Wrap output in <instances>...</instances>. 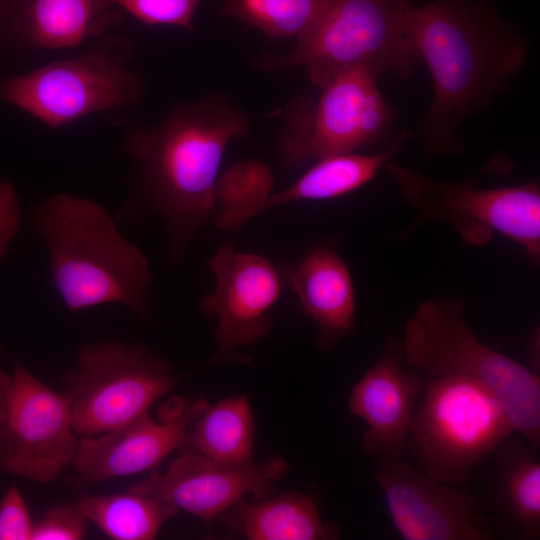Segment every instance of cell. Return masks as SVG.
<instances>
[{"label":"cell","instance_id":"6da1fadb","mask_svg":"<svg viewBox=\"0 0 540 540\" xmlns=\"http://www.w3.org/2000/svg\"><path fill=\"white\" fill-rule=\"evenodd\" d=\"M405 33L433 96L421 123L431 154L457 150L462 121L489 107L524 67L528 46L488 0H433L406 13Z\"/></svg>","mask_w":540,"mask_h":540},{"label":"cell","instance_id":"7a4b0ae2","mask_svg":"<svg viewBox=\"0 0 540 540\" xmlns=\"http://www.w3.org/2000/svg\"><path fill=\"white\" fill-rule=\"evenodd\" d=\"M250 131L244 110L217 92L170 109L154 127L133 129L124 148L143 193L165 223L169 256L177 259L213 221L214 185L227 145Z\"/></svg>","mask_w":540,"mask_h":540},{"label":"cell","instance_id":"3957f363","mask_svg":"<svg viewBox=\"0 0 540 540\" xmlns=\"http://www.w3.org/2000/svg\"><path fill=\"white\" fill-rule=\"evenodd\" d=\"M34 222L49 252L54 287L68 310L119 303L137 316L147 313L148 262L101 205L60 193L38 207Z\"/></svg>","mask_w":540,"mask_h":540},{"label":"cell","instance_id":"277c9868","mask_svg":"<svg viewBox=\"0 0 540 540\" xmlns=\"http://www.w3.org/2000/svg\"><path fill=\"white\" fill-rule=\"evenodd\" d=\"M464 307L450 297L421 303L405 325V365L429 378L478 381L498 398L515 432L539 448L540 377L482 343L468 327Z\"/></svg>","mask_w":540,"mask_h":540},{"label":"cell","instance_id":"5b68a950","mask_svg":"<svg viewBox=\"0 0 540 540\" xmlns=\"http://www.w3.org/2000/svg\"><path fill=\"white\" fill-rule=\"evenodd\" d=\"M409 0H326L285 55L263 53L262 70L303 67L322 88L339 74L365 69L408 78L419 59L405 33Z\"/></svg>","mask_w":540,"mask_h":540},{"label":"cell","instance_id":"8992f818","mask_svg":"<svg viewBox=\"0 0 540 540\" xmlns=\"http://www.w3.org/2000/svg\"><path fill=\"white\" fill-rule=\"evenodd\" d=\"M135 52L130 39L106 34L77 57L24 74L2 75L0 101L50 128L96 113L134 108L144 92L141 76L129 69Z\"/></svg>","mask_w":540,"mask_h":540},{"label":"cell","instance_id":"52a82bcc","mask_svg":"<svg viewBox=\"0 0 540 540\" xmlns=\"http://www.w3.org/2000/svg\"><path fill=\"white\" fill-rule=\"evenodd\" d=\"M513 432L498 398L478 381L429 378L406 449L429 477L459 486Z\"/></svg>","mask_w":540,"mask_h":540},{"label":"cell","instance_id":"ba28073f","mask_svg":"<svg viewBox=\"0 0 540 540\" xmlns=\"http://www.w3.org/2000/svg\"><path fill=\"white\" fill-rule=\"evenodd\" d=\"M182 376L144 344L102 340L83 345L62 378L76 433L96 435L148 412Z\"/></svg>","mask_w":540,"mask_h":540},{"label":"cell","instance_id":"9c48e42d","mask_svg":"<svg viewBox=\"0 0 540 540\" xmlns=\"http://www.w3.org/2000/svg\"><path fill=\"white\" fill-rule=\"evenodd\" d=\"M377 77L365 69L347 70L322 87L317 98L300 95L289 101L275 142L281 164L296 169L382 140L395 117Z\"/></svg>","mask_w":540,"mask_h":540},{"label":"cell","instance_id":"30bf717a","mask_svg":"<svg viewBox=\"0 0 540 540\" xmlns=\"http://www.w3.org/2000/svg\"><path fill=\"white\" fill-rule=\"evenodd\" d=\"M384 168L416 210L409 231L429 221L451 224L470 246H483L499 232L519 244L528 259L540 260V188L536 181L481 189L475 179L456 183L432 180L387 162Z\"/></svg>","mask_w":540,"mask_h":540},{"label":"cell","instance_id":"8fae6325","mask_svg":"<svg viewBox=\"0 0 540 540\" xmlns=\"http://www.w3.org/2000/svg\"><path fill=\"white\" fill-rule=\"evenodd\" d=\"M78 442L62 393L16 362L0 422V469L51 482L73 464Z\"/></svg>","mask_w":540,"mask_h":540},{"label":"cell","instance_id":"7c38bea8","mask_svg":"<svg viewBox=\"0 0 540 540\" xmlns=\"http://www.w3.org/2000/svg\"><path fill=\"white\" fill-rule=\"evenodd\" d=\"M215 289L202 300L203 311L215 317L217 349L209 366L232 362L251 364L239 350L260 341L272 329L270 311L282 291V278L266 257L236 252L222 244L208 260Z\"/></svg>","mask_w":540,"mask_h":540},{"label":"cell","instance_id":"4fadbf2b","mask_svg":"<svg viewBox=\"0 0 540 540\" xmlns=\"http://www.w3.org/2000/svg\"><path fill=\"white\" fill-rule=\"evenodd\" d=\"M376 482L406 540H491L485 503L458 485L438 482L401 457H377Z\"/></svg>","mask_w":540,"mask_h":540},{"label":"cell","instance_id":"5bb4252c","mask_svg":"<svg viewBox=\"0 0 540 540\" xmlns=\"http://www.w3.org/2000/svg\"><path fill=\"white\" fill-rule=\"evenodd\" d=\"M164 473L154 471L128 491L149 496L188 512L206 525L233 505L253 495L262 499L274 492V482L288 472L281 456L247 467L218 464L186 445Z\"/></svg>","mask_w":540,"mask_h":540},{"label":"cell","instance_id":"9a60e30c","mask_svg":"<svg viewBox=\"0 0 540 540\" xmlns=\"http://www.w3.org/2000/svg\"><path fill=\"white\" fill-rule=\"evenodd\" d=\"M203 398L175 397L156 421L145 412L99 437L79 438L75 484L100 482L154 468L184 442L190 424L205 411Z\"/></svg>","mask_w":540,"mask_h":540},{"label":"cell","instance_id":"2e32d148","mask_svg":"<svg viewBox=\"0 0 540 540\" xmlns=\"http://www.w3.org/2000/svg\"><path fill=\"white\" fill-rule=\"evenodd\" d=\"M403 346L388 337L374 364L353 386L349 411L366 423L364 450L374 456L402 457L411 431L424 375L402 365Z\"/></svg>","mask_w":540,"mask_h":540},{"label":"cell","instance_id":"e0dca14e","mask_svg":"<svg viewBox=\"0 0 540 540\" xmlns=\"http://www.w3.org/2000/svg\"><path fill=\"white\" fill-rule=\"evenodd\" d=\"M122 20L99 0H0V59L76 47Z\"/></svg>","mask_w":540,"mask_h":540},{"label":"cell","instance_id":"ac0fdd59","mask_svg":"<svg viewBox=\"0 0 540 540\" xmlns=\"http://www.w3.org/2000/svg\"><path fill=\"white\" fill-rule=\"evenodd\" d=\"M289 284L317 327V345L333 350L355 327L356 300L349 268L331 248L305 255L289 277Z\"/></svg>","mask_w":540,"mask_h":540},{"label":"cell","instance_id":"d6986e66","mask_svg":"<svg viewBox=\"0 0 540 540\" xmlns=\"http://www.w3.org/2000/svg\"><path fill=\"white\" fill-rule=\"evenodd\" d=\"M228 529L249 540H330L335 524L324 522L313 498L300 492L240 500L224 512Z\"/></svg>","mask_w":540,"mask_h":540},{"label":"cell","instance_id":"ffe728a7","mask_svg":"<svg viewBox=\"0 0 540 540\" xmlns=\"http://www.w3.org/2000/svg\"><path fill=\"white\" fill-rule=\"evenodd\" d=\"M521 436H508L494 450L496 510L513 533L526 540L540 537V458Z\"/></svg>","mask_w":540,"mask_h":540},{"label":"cell","instance_id":"44dd1931","mask_svg":"<svg viewBox=\"0 0 540 540\" xmlns=\"http://www.w3.org/2000/svg\"><path fill=\"white\" fill-rule=\"evenodd\" d=\"M408 137L403 131L386 149L374 154L358 152L323 158L287 188L272 193L257 215L282 205L341 197L369 183L402 148Z\"/></svg>","mask_w":540,"mask_h":540},{"label":"cell","instance_id":"7402d4cb","mask_svg":"<svg viewBox=\"0 0 540 540\" xmlns=\"http://www.w3.org/2000/svg\"><path fill=\"white\" fill-rule=\"evenodd\" d=\"M182 445L228 467L254 464L255 419L246 394L208 406L189 426Z\"/></svg>","mask_w":540,"mask_h":540},{"label":"cell","instance_id":"603a6c76","mask_svg":"<svg viewBox=\"0 0 540 540\" xmlns=\"http://www.w3.org/2000/svg\"><path fill=\"white\" fill-rule=\"evenodd\" d=\"M76 505L107 536L115 540H151L179 510L158 499L124 494H83Z\"/></svg>","mask_w":540,"mask_h":540},{"label":"cell","instance_id":"cb8c5ba5","mask_svg":"<svg viewBox=\"0 0 540 540\" xmlns=\"http://www.w3.org/2000/svg\"><path fill=\"white\" fill-rule=\"evenodd\" d=\"M274 174L257 158L228 167L214 185L213 221L220 230L235 231L257 216L259 207L272 194Z\"/></svg>","mask_w":540,"mask_h":540},{"label":"cell","instance_id":"d4e9b609","mask_svg":"<svg viewBox=\"0 0 540 540\" xmlns=\"http://www.w3.org/2000/svg\"><path fill=\"white\" fill-rule=\"evenodd\" d=\"M326 0H223L222 13L258 29L269 39L297 37Z\"/></svg>","mask_w":540,"mask_h":540},{"label":"cell","instance_id":"484cf974","mask_svg":"<svg viewBox=\"0 0 540 540\" xmlns=\"http://www.w3.org/2000/svg\"><path fill=\"white\" fill-rule=\"evenodd\" d=\"M109 8L123 9L147 25H174L193 30L201 0H99Z\"/></svg>","mask_w":540,"mask_h":540},{"label":"cell","instance_id":"4316f807","mask_svg":"<svg viewBox=\"0 0 540 540\" xmlns=\"http://www.w3.org/2000/svg\"><path fill=\"white\" fill-rule=\"evenodd\" d=\"M89 520L75 504H62L47 510L33 523L31 540H79L87 533Z\"/></svg>","mask_w":540,"mask_h":540},{"label":"cell","instance_id":"83f0119b","mask_svg":"<svg viewBox=\"0 0 540 540\" xmlns=\"http://www.w3.org/2000/svg\"><path fill=\"white\" fill-rule=\"evenodd\" d=\"M33 523L20 491L11 485L0 499V540H31Z\"/></svg>","mask_w":540,"mask_h":540},{"label":"cell","instance_id":"f1b7e54d","mask_svg":"<svg viewBox=\"0 0 540 540\" xmlns=\"http://www.w3.org/2000/svg\"><path fill=\"white\" fill-rule=\"evenodd\" d=\"M21 224V207L18 195L8 181L0 179V262Z\"/></svg>","mask_w":540,"mask_h":540},{"label":"cell","instance_id":"f546056e","mask_svg":"<svg viewBox=\"0 0 540 540\" xmlns=\"http://www.w3.org/2000/svg\"><path fill=\"white\" fill-rule=\"evenodd\" d=\"M2 349L0 348V356ZM10 382V374L0 365V422L4 413L5 397Z\"/></svg>","mask_w":540,"mask_h":540}]
</instances>
